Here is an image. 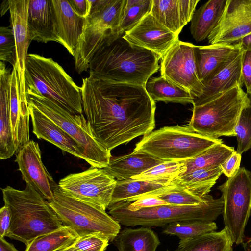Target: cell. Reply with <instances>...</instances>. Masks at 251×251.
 Masks as SVG:
<instances>
[{
    "label": "cell",
    "instance_id": "cell-38",
    "mask_svg": "<svg viewBox=\"0 0 251 251\" xmlns=\"http://www.w3.org/2000/svg\"><path fill=\"white\" fill-rule=\"evenodd\" d=\"M152 0H126L117 32L125 34L150 13Z\"/></svg>",
    "mask_w": 251,
    "mask_h": 251
},
{
    "label": "cell",
    "instance_id": "cell-41",
    "mask_svg": "<svg viewBox=\"0 0 251 251\" xmlns=\"http://www.w3.org/2000/svg\"><path fill=\"white\" fill-rule=\"evenodd\" d=\"M109 241L99 234H93L79 237L72 245L75 251H104Z\"/></svg>",
    "mask_w": 251,
    "mask_h": 251
},
{
    "label": "cell",
    "instance_id": "cell-3",
    "mask_svg": "<svg viewBox=\"0 0 251 251\" xmlns=\"http://www.w3.org/2000/svg\"><path fill=\"white\" fill-rule=\"evenodd\" d=\"M1 190L4 204L8 207L11 215L7 237L26 246L38 236L64 226L48 201L28 184L23 190L10 186Z\"/></svg>",
    "mask_w": 251,
    "mask_h": 251
},
{
    "label": "cell",
    "instance_id": "cell-31",
    "mask_svg": "<svg viewBox=\"0 0 251 251\" xmlns=\"http://www.w3.org/2000/svg\"><path fill=\"white\" fill-rule=\"evenodd\" d=\"M233 242L224 228L220 231L201 234L180 241L175 251H232Z\"/></svg>",
    "mask_w": 251,
    "mask_h": 251
},
{
    "label": "cell",
    "instance_id": "cell-14",
    "mask_svg": "<svg viewBox=\"0 0 251 251\" xmlns=\"http://www.w3.org/2000/svg\"><path fill=\"white\" fill-rule=\"evenodd\" d=\"M251 33V0H227L217 25L208 37L209 45L236 44Z\"/></svg>",
    "mask_w": 251,
    "mask_h": 251
},
{
    "label": "cell",
    "instance_id": "cell-15",
    "mask_svg": "<svg viewBox=\"0 0 251 251\" xmlns=\"http://www.w3.org/2000/svg\"><path fill=\"white\" fill-rule=\"evenodd\" d=\"M29 0H9L10 21L15 43L16 67L18 73L22 106L28 107L25 73L31 39L27 25Z\"/></svg>",
    "mask_w": 251,
    "mask_h": 251
},
{
    "label": "cell",
    "instance_id": "cell-30",
    "mask_svg": "<svg viewBox=\"0 0 251 251\" xmlns=\"http://www.w3.org/2000/svg\"><path fill=\"white\" fill-rule=\"evenodd\" d=\"M145 88L154 102L193 103L192 96L190 92L174 84L162 75L150 78Z\"/></svg>",
    "mask_w": 251,
    "mask_h": 251
},
{
    "label": "cell",
    "instance_id": "cell-36",
    "mask_svg": "<svg viewBox=\"0 0 251 251\" xmlns=\"http://www.w3.org/2000/svg\"><path fill=\"white\" fill-rule=\"evenodd\" d=\"M184 170L182 161H164L131 178L166 186L170 185Z\"/></svg>",
    "mask_w": 251,
    "mask_h": 251
},
{
    "label": "cell",
    "instance_id": "cell-34",
    "mask_svg": "<svg viewBox=\"0 0 251 251\" xmlns=\"http://www.w3.org/2000/svg\"><path fill=\"white\" fill-rule=\"evenodd\" d=\"M208 195L204 197L197 195L172 182L169 185L146 193L136 198L134 201L143 197H153L164 201L170 205H193L203 202Z\"/></svg>",
    "mask_w": 251,
    "mask_h": 251
},
{
    "label": "cell",
    "instance_id": "cell-5",
    "mask_svg": "<svg viewBox=\"0 0 251 251\" xmlns=\"http://www.w3.org/2000/svg\"><path fill=\"white\" fill-rule=\"evenodd\" d=\"M223 207L222 196L214 199L209 195L204 201L193 205H164L131 211L118 202L109 205L107 209L109 214L120 224L150 227L187 221L213 222L223 213Z\"/></svg>",
    "mask_w": 251,
    "mask_h": 251
},
{
    "label": "cell",
    "instance_id": "cell-49",
    "mask_svg": "<svg viewBox=\"0 0 251 251\" xmlns=\"http://www.w3.org/2000/svg\"><path fill=\"white\" fill-rule=\"evenodd\" d=\"M9 0H3L0 6V15L2 16L5 13L9 10Z\"/></svg>",
    "mask_w": 251,
    "mask_h": 251
},
{
    "label": "cell",
    "instance_id": "cell-19",
    "mask_svg": "<svg viewBox=\"0 0 251 251\" xmlns=\"http://www.w3.org/2000/svg\"><path fill=\"white\" fill-rule=\"evenodd\" d=\"M57 34L62 45L75 56L84 30L86 18L78 15L69 0H51Z\"/></svg>",
    "mask_w": 251,
    "mask_h": 251
},
{
    "label": "cell",
    "instance_id": "cell-18",
    "mask_svg": "<svg viewBox=\"0 0 251 251\" xmlns=\"http://www.w3.org/2000/svg\"><path fill=\"white\" fill-rule=\"evenodd\" d=\"M28 105L32 124V132L38 139L47 141L62 151L87 162L84 150L80 145L33 105L29 102Z\"/></svg>",
    "mask_w": 251,
    "mask_h": 251
},
{
    "label": "cell",
    "instance_id": "cell-28",
    "mask_svg": "<svg viewBox=\"0 0 251 251\" xmlns=\"http://www.w3.org/2000/svg\"><path fill=\"white\" fill-rule=\"evenodd\" d=\"M119 251H156L160 245L156 234L148 227L125 228L112 241Z\"/></svg>",
    "mask_w": 251,
    "mask_h": 251
},
{
    "label": "cell",
    "instance_id": "cell-22",
    "mask_svg": "<svg viewBox=\"0 0 251 251\" xmlns=\"http://www.w3.org/2000/svg\"><path fill=\"white\" fill-rule=\"evenodd\" d=\"M126 0H89L90 11L84 30L104 33L117 31Z\"/></svg>",
    "mask_w": 251,
    "mask_h": 251
},
{
    "label": "cell",
    "instance_id": "cell-51",
    "mask_svg": "<svg viewBox=\"0 0 251 251\" xmlns=\"http://www.w3.org/2000/svg\"><path fill=\"white\" fill-rule=\"evenodd\" d=\"M57 251H75L72 248V245L68 247H67V248H63V249H62L60 250H58Z\"/></svg>",
    "mask_w": 251,
    "mask_h": 251
},
{
    "label": "cell",
    "instance_id": "cell-24",
    "mask_svg": "<svg viewBox=\"0 0 251 251\" xmlns=\"http://www.w3.org/2000/svg\"><path fill=\"white\" fill-rule=\"evenodd\" d=\"M243 52L214 77L202 83L203 87L201 94L193 98V106L205 103L237 85L242 87L241 63Z\"/></svg>",
    "mask_w": 251,
    "mask_h": 251
},
{
    "label": "cell",
    "instance_id": "cell-48",
    "mask_svg": "<svg viewBox=\"0 0 251 251\" xmlns=\"http://www.w3.org/2000/svg\"><path fill=\"white\" fill-rule=\"evenodd\" d=\"M0 251H19L4 238L0 237Z\"/></svg>",
    "mask_w": 251,
    "mask_h": 251
},
{
    "label": "cell",
    "instance_id": "cell-25",
    "mask_svg": "<svg viewBox=\"0 0 251 251\" xmlns=\"http://www.w3.org/2000/svg\"><path fill=\"white\" fill-rule=\"evenodd\" d=\"M11 72L0 61V159H7L17 152L9 113V89Z\"/></svg>",
    "mask_w": 251,
    "mask_h": 251
},
{
    "label": "cell",
    "instance_id": "cell-37",
    "mask_svg": "<svg viewBox=\"0 0 251 251\" xmlns=\"http://www.w3.org/2000/svg\"><path fill=\"white\" fill-rule=\"evenodd\" d=\"M163 233L176 236L184 241L206 233L215 231L217 226L214 222L187 221L173 223L163 227Z\"/></svg>",
    "mask_w": 251,
    "mask_h": 251
},
{
    "label": "cell",
    "instance_id": "cell-44",
    "mask_svg": "<svg viewBox=\"0 0 251 251\" xmlns=\"http://www.w3.org/2000/svg\"><path fill=\"white\" fill-rule=\"evenodd\" d=\"M241 75L246 92H251V51H243L241 63Z\"/></svg>",
    "mask_w": 251,
    "mask_h": 251
},
{
    "label": "cell",
    "instance_id": "cell-47",
    "mask_svg": "<svg viewBox=\"0 0 251 251\" xmlns=\"http://www.w3.org/2000/svg\"><path fill=\"white\" fill-rule=\"evenodd\" d=\"M236 44H239L243 51H251V33L243 37Z\"/></svg>",
    "mask_w": 251,
    "mask_h": 251
},
{
    "label": "cell",
    "instance_id": "cell-20",
    "mask_svg": "<svg viewBox=\"0 0 251 251\" xmlns=\"http://www.w3.org/2000/svg\"><path fill=\"white\" fill-rule=\"evenodd\" d=\"M27 25L32 40L44 43L55 41L62 45L56 30L51 0H29Z\"/></svg>",
    "mask_w": 251,
    "mask_h": 251
},
{
    "label": "cell",
    "instance_id": "cell-26",
    "mask_svg": "<svg viewBox=\"0 0 251 251\" xmlns=\"http://www.w3.org/2000/svg\"><path fill=\"white\" fill-rule=\"evenodd\" d=\"M164 161L146 153L133 151L128 154L111 156L109 165L103 169L120 180L131 178Z\"/></svg>",
    "mask_w": 251,
    "mask_h": 251
},
{
    "label": "cell",
    "instance_id": "cell-46",
    "mask_svg": "<svg viewBox=\"0 0 251 251\" xmlns=\"http://www.w3.org/2000/svg\"><path fill=\"white\" fill-rule=\"evenodd\" d=\"M75 12L79 16L86 18L90 11L89 0H69Z\"/></svg>",
    "mask_w": 251,
    "mask_h": 251
},
{
    "label": "cell",
    "instance_id": "cell-4",
    "mask_svg": "<svg viewBox=\"0 0 251 251\" xmlns=\"http://www.w3.org/2000/svg\"><path fill=\"white\" fill-rule=\"evenodd\" d=\"M26 94L44 96L73 114H83L81 88L51 58L28 54L25 66Z\"/></svg>",
    "mask_w": 251,
    "mask_h": 251
},
{
    "label": "cell",
    "instance_id": "cell-35",
    "mask_svg": "<svg viewBox=\"0 0 251 251\" xmlns=\"http://www.w3.org/2000/svg\"><path fill=\"white\" fill-rule=\"evenodd\" d=\"M163 187L153 182L132 178L117 180L109 205L122 201L133 202L136 198Z\"/></svg>",
    "mask_w": 251,
    "mask_h": 251
},
{
    "label": "cell",
    "instance_id": "cell-11",
    "mask_svg": "<svg viewBox=\"0 0 251 251\" xmlns=\"http://www.w3.org/2000/svg\"><path fill=\"white\" fill-rule=\"evenodd\" d=\"M116 182L104 169L91 166L82 172L68 175L58 184L67 194L106 210Z\"/></svg>",
    "mask_w": 251,
    "mask_h": 251
},
{
    "label": "cell",
    "instance_id": "cell-9",
    "mask_svg": "<svg viewBox=\"0 0 251 251\" xmlns=\"http://www.w3.org/2000/svg\"><path fill=\"white\" fill-rule=\"evenodd\" d=\"M246 97V92L237 85L205 103L193 106L188 126L194 132L211 138L235 136V128Z\"/></svg>",
    "mask_w": 251,
    "mask_h": 251
},
{
    "label": "cell",
    "instance_id": "cell-50",
    "mask_svg": "<svg viewBox=\"0 0 251 251\" xmlns=\"http://www.w3.org/2000/svg\"><path fill=\"white\" fill-rule=\"evenodd\" d=\"M243 251H251V237L243 244Z\"/></svg>",
    "mask_w": 251,
    "mask_h": 251
},
{
    "label": "cell",
    "instance_id": "cell-8",
    "mask_svg": "<svg viewBox=\"0 0 251 251\" xmlns=\"http://www.w3.org/2000/svg\"><path fill=\"white\" fill-rule=\"evenodd\" d=\"M28 102L58 125L84 150L91 166L105 168L111 157L110 151L98 140L83 114H73L41 95L26 94Z\"/></svg>",
    "mask_w": 251,
    "mask_h": 251
},
{
    "label": "cell",
    "instance_id": "cell-21",
    "mask_svg": "<svg viewBox=\"0 0 251 251\" xmlns=\"http://www.w3.org/2000/svg\"><path fill=\"white\" fill-rule=\"evenodd\" d=\"M199 0H152L150 13L157 21L178 36L193 16Z\"/></svg>",
    "mask_w": 251,
    "mask_h": 251
},
{
    "label": "cell",
    "instance_id": "cell-33",
    "mask_svg": "<svg viewBox=\"0 0 251 251\" xmlns=\"http://www.w3.org/2000/svg\"><path fill=\"white\" fill-rule=\"evenodd\" d=\"M234 151L233 147L224 143L214 145L198 156L182 161L185 170L180 175L200 169L219 167Z\"/></svg>",
    "mask_w": 251,
    "mask_h": 251
},
{
    "label": "cell",
    "instance_id": "cell-29",
    "mask_svg": "<svg viewBox=\"0 0 251 251\" xmlns=\"http://www.w3.org/2000/svg\"><path fill=\"white\" fill-rule=\"evenodd\" d=\"M220 166L192 171L179 176L172 182L197 195L204 197L222 174Z\"/></svg>",
    "mask_w": 251,
    "mask_h": 251
},
{
    "label": "cell",
    "instance_id": "cell-39",
    "mask_svg": "<svg viewBox=\"0 0 251 251\" xmlns=\"http://www.w3.org/2000/svg\"><path fill=\"white\" fill-rule=\"evenodd\" d=\"M237 140L236 152L240 154L251 148V92H246L244 104L235 128Z\"/></svg>",
    "mask_w": 251,
    "mask_h": 251
},
{
    "label": "cell",
    "instance_id": "cell-23",
    "mask_svg": "<svg viewBox=\"0 0 251 251\" xmlns=\"http://www.w3.org/2000/svg\"><path fill=\"white\" fill-rule=\"evenodd\" d=\"M9 113L13 139L17 152L29 140V108L23 107L20 101V84L16 67L11 72L9 89Z\"/></svg>",
    "mask_w": 251,
    "mask_h": 251
},
{
    "label": "cell",
    "instance_id": "cell-17",
    "mask_svg": "<svg viewBox=\"0 0 251 251\" xmlns=\"http://www.w3.org/2000/svg\"><path fill=\"white\" fill-rule=\"evenodd\" d=\"M243 51L239 44L195 45L196 68L201 82L214 77Z\"/></svg>",
    "mask_w": 251,
    "mask_h": 251
},
{
    "label": "cell",
    "instance_id": "cell-6",
    "mask_svg": "<svg viewBox=\"0 0 251 251\" xmlns=\"http://www.w3.org/2000/svg\"><path fill=\"white\" fill-rule=\"evenodd\" d=\"M219 143H223L222 139L199 134L188 125H176L164 126L144 136L133 151L164 161L181 162L192 159Z\"/></svg>",
    "mask_w": 251,
    "mask_h": 251
},
{
    "label": "cell",
    "instance_id": "cell-13",
    "mask_svg": "<svg viewBox=\"0 0 251 251\" xmlns=\"http://www.w3.org/2000/svg\"><path fill=\"white\" fill-rule=\"evenodd\" d=\"M15 161L23 180L45 200L51 201L59 186L42 162L38 143L30 140L24 145L17 152Z\"/></svg>",
    "mask_w": 251,
    "mask_h": 251
},
{
    "label": "cell",
    "instance_id": "cell-12",
    "mask_svg": "<svg viewBox=\"0 0 251 251\" xmlns=\"http://www.w3.org/2000/svg\"><path fill=\"white\" fill-rule=\"evenodd\" d=\"M193 44L177 40L161 58V75L191 93L192 98L202 93L203 84L196 68Z\"/></svg>",
    "mask_w": 251,
    "mask_h": 251
},
{
    "label": "cell",
    "instance_id": "cell-43",
    "mask_svg": "<svg viewBox=\"0 0 251 251\" xmlns=\"http://www.w3.org/2000/svg\"><path fill=\"white\" fill-rule=\"evenodd\" d=\"M241 160V154L235 151L221 164L222 173L228 178L234 176L240 169Z\"/></svg>",
    "mask_w": 251,
    "mask_h": 251
},
{
    "label": "cell",
    "instance_id": "cell-2",
    "mask_svg": "<svg viewBox=\"0 0 251 251\" xmlns=\"http://www.w3.org/2000/svg\"><path fill=\"white\" fill-rule=\"evenodd\" d=\"M124 34L111 30L105 31L90 60L89 76L145 87L159 69L160 57L132 44L124 37Z\"/></svg>",
    "mask_w": 251,
    "mask_h": 251
},
{
    "label": "cell",
    "instance_id": "cell-32",
    "mask_svg": "<svg viewBox=\"0 0 251 251\" xmlns=\"http://www.w3.org/2000/svg\"><path fill=\"white\" fill-rule=\"evenodd\" d=\"M78 238L72 229L64 226L35 238L26 246L25 251H57L72 245Z\"/></svg>",
    "mask_w": 251,
    "mask_h": 251
},
{
    "label": "cell",
    "instance_id": "cell-16",
    "mask_svg": "<svg viewBox=\"0 0 251 251\" xmlns=\"http://www.w3.org/2000/svg\"><path fill=\"white\" fill-rule=\"evenodd\" d=\"M124 37L133 45L148 50L160 59L178 40V36L160 24L151 13Z\"/></svg>",
    "mask_w": 251,
    "mask_h": 251
},
{
    "label": "cell",
    "instance_id": "cell-27",
    "mask_svg": "<svg viewBox=\"0 0 251 251\" xmlns=\"http://www.w3.org/2000/svg\"><path fill=\"white\" fill-rule=\"evenodd\" d=\"M227 2V0H210L195 11L191 21L190 31L196 41L208 38L217 25Z\"/></svg>",
    "mask_w": 251,
    "mask_h": 251
},
{
    "label": "cell",
    "instance_id": "cell-52",
    "mask_svg": "<svg viewBox=\"0 0 251 251\" xmlns=\"http://www.w3.org/2000/svg\"></svg>",
    "mask_w": 251,
    "mask_h": 251
},
{
    "label": "cell",
    "instance_id": "cell-1",
    "mask_svg": "<svg viewBox=\"0 0 251 251\" xmlns=\"http://www.w3.org/2000/svg\"><path fill=\"white\" fill-rule=\"evenodd\" d=\"M80 88L85 116L108 151L154 129L155 102L144 86L89 76Z\"/></svg>",
    "mask_w": 251,
    "mask_h": 251
},
{
    "label": "cell",
    "instance_id": "cell-40",
    "mask_svg": "<svg viewBox=\"0 0 251 251\" xmlns=\"http://www.w3.org/2000/svg\"><path fill=\"white\" fill-rule=\"evenodd\" d=\"M0 60L9 62L13 67L15 66V43L11 27L0 28Z\"/></svg>",
    "mask_w": 251,
    "mask_h": 251
},
{
    "label": "cell",
    "instance_id": "cell-10",
    "mask_svg": "<svg viewBox=\"0 0 251 251\" xmlns=\"http://www.w3.org/2000/svg\"><path fill=\"white\" fill-rule=\"evenodd\" d=\"M224 201L225 228L233 243H243L245 227L251 213V172L244 167L218 187Z\"/></svg>",
    "mask_w": 251,
    "mask_h": 251
},
{
    "label": "cell",
    "instance_id": "cell-45",
    "mask_svg": "<svg viewBox=\"0 0 251 251\" xmlns=\"http://www.w3.org/2000/svg\"><path fill=\"white\" fill-rule=\"evenodd\" d=\"M11 215L8 207L5 205L0 210V237H7L10 230Z\"/></svg>",
    "mask_w": 251,
    "mask_h": 251
},
{
    "label": "cell",
    "instance_id": "cell-42",
    "mask_svg": "<svg viewBox=\"0 0 251 251\" xmlns=\"http://www.w3.org/2000/svg\"><path fill=\"white\" fill-rule=\"evenodd\" d=\"M120 202L131 211H137L142 209L151 208L161 205H170L164 201L153 197H143L133 202L126 201Z\"/></svg>",
    "mask_w": 251,
    "mask_h": 251
},
{
    "label": "cell",
    "instance_id": "cell-7",
    "mask_svg": "<svg viewBox=\"0 0 251 251\" xmlns=\"http://www.w3.org/2000/svg\"><path fill=\"white\" fill-rule=\"evenodd\" d=\"M48 202L62 224L79 237L99 234L112 242L120 231V224L103 209L75 198L59 188Z\"/></svg>",
    "mask_w": 251,
    "mask_h": 251
}]
</instances>
